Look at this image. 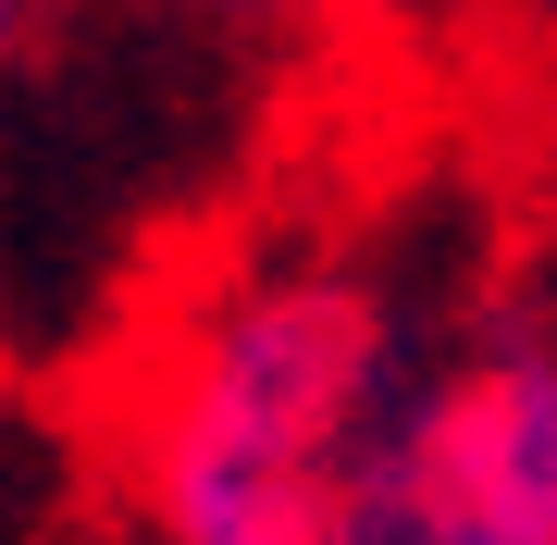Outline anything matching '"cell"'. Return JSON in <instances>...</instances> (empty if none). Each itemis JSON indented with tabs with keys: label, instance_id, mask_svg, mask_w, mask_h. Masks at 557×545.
<instances>
[{
	"label": "cell",
	"instance_id": "1",
	"mask_svg": "<svg viewBox=\"0 0 557 545\" xmlns=\"http://www.w3.org/2000/svg\"><path fill=\"white\" fill-rule=\"evenodd\" d=\"M409 335L359 273H248L223 285L174 360L149 384L137 422V521L149 545H236L273 521L298 484L347 459L397 409Z\"/></svg>",
	"mask_w": 557,
	"mask_h": 545
},
{
	"label": "cell",
	"instance_id": "4",
	"mask_svg": "<svg viewBox=\"0 0 557 545\" xmlns=\"http://www.w3.org/2000/svg\"><path fill=\"white\" fill-rule=\"evenodd\" d=\"M25 38H38V0H0V75L25 62Z\"/></svg>",
	"mask_w": 557,
	"mask_h": 545
},
{
	"label": "cell",
	"instance_id": "2",
	"mask_svg": "<svg viewBox=\"0 0 557 545\" xmlns=\"http://www.w3.org/2000/svg\"><path fill=\"white\" fill-rule=\"evenodd\" d=\"M236 545H557V335L421 360L397 409Z\"/></svg>",
	"mask_w": 557,
	"mask_h": 545
},
{
	"label": "cell",
	"instance_id": "3",
	"mask_svg": "<svg viewBox=\"0 0 557 545\" xmlns=\"http://www.w3.org/2000/svg\"><path fill=\"white\" fill-rule=\"evenodd\" d=\"M211 13H285L298 25V13H372V0H211Z\"/></svg>",
	"mask_w": 557,
	"mask_h": 545
}]
</instances>
